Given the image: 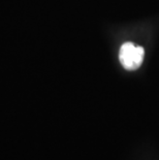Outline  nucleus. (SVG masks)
Wrapping results in <instances>:
<instances>
[{
	"label": "nucleus",
	"mask_w": 159,
	"mask_h": 160,
	"mask_svg": "<svg viewBox=\"0 0 159 160\" xmlns=\"http://www.w3.org/2000/svg\"><path fill=\"white\" fill-rule=\"evenodd\" d=\"M145 51L142 47L132 42H125L119 52V60L125 69L133 70L141 66L144 60Z\"/></svg>",
	"instance_id": "f257e3e1"
}]
</instances>
